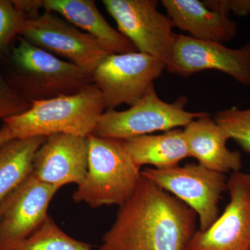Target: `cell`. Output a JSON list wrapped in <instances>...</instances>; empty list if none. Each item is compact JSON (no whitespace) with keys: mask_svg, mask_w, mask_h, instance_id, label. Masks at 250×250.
Wrapping results in <instances>:
<instances>
[{"mask_svg":"<svg viewBox=\"0 0 250 250\" xmlns=\"http://www.w3.org/2000/svg\"><path fill=\"white\" fill-rule=\"evenodd\" d=\"M166 68L161 61L141 52L111 54L94 70L92 80L101 92L105 109H115L139 101Z\"/></svg>","mask_w":250,"mask_h":250,"instance_id":"obj_8","label":"cell"},{"mask_svg":"<svg viewBox=\"0 0 250 250\" xmlns=\"http://www.w3.org/2000/svg\"><path fill=\"white\" fill-rule=\"evenodd\" d=\"M11 83L29 103L80 93L93 84L92 74L32 45L21 36L11 51Z\"/></svg>","mask_w":250,"mask_h":250,"instance_id":"obj_4","label":"cell"},{"mask_svg":"<svg viewBox=\"0 0 250 250\" xmlns=\"http://www.w3.org/2000/svg\"><path fill=\"white\" fill-rule=\"evenodd\" d=\"M203 2L211 11L225 16L231 11L241 16L250 13V0H203Z\"/></svg>","mask_w":250,"mask_h":250,"instance_id":"obj_23","label":"cell"},{"mask_svg":"<svg viewBox=\"0 0 250 250\" xmlns=\"http://www.w3.org/2000/svg\"><path fill=\"white\" fill-rule=\"evenodd\" d=\"M59 189L31 173L4 199L0 203V250H14L39 229Z\"/></svg>","mask_w":250,"mask_h":250,"instance_id":"obj_10","label":"cell"},{"mask_svg":"<svg viewBox=\"0 0 250 250\" xmlns=\"http://www.w3.org/2000/svg\"><path fill=\"white\" fill-rule=\"evenodd\" d=\"M174 27L187 31L197 40L223 42L237 34L236 22L228 16L208 9L199 0H162Z\"/></svg>","mask_w":250,"mask_h":250,"instance_id":"obj_15","label":"cell"},{"mask_svg":"<svg viewBox=\"0 0 250 250\" xmlns=\"http://www.w3.org/2000/svg\"><path fill=\"white\" fill-rule=\"evenodd\" d=\"M31 103L17 88L3 76L0 71V121L18 116L27 111Z\"/></svg>","mask_w":250,"mask_h":250,"instance_id":"obj_22","label":"cell"},{"mask_svg":"<svg viewBox=\"0 0 250 250\" xmlns=\"http://www.w3.org/2000/svg\"><path fill=\"white\" fill-rule=\"evenodd\" d=\"M166 69L184 77L203 70H218L250 86V42L240 48L231 49L219 42L178 35Z\"/></svg>","mask_w":250,"mask_h":250,"instance_id":"obj_12","label":"cell"},{"mask_svg":"<svg viewBox=\"0 0 250 250\" xmlns=\"http://www.w3.org/2000/svg\"><path fill=\"white\" fill-rule=\"evenodd\" d=\"M88 171L72 199L91 208L121 207L132 195L141 178L123 140L88 136Z\"/></svg>","mask_w":250,"mask_h":250,"instance_id":"obj_3","label":"cell"},{"mask_svg":"<svg viewBox=\"0 0 250 250\" xmlns=\"http://www.w3.org/2000/svg\"><path fill=\"white\" fill-rule=\"evenodd\" d=\"M12 139H14L10 131L9 128L4 123L0 129V146Z\"/></svg>","mask_w":250,"mask_h":250,"instance_id":"obj_25","label":"cell"},{"mask_svg":"<svg viewBox=\"0 0 250 250\" xmlns=\"http://www.w3.org/2000/svg\"><path fill=\"white\" fill-rule=\"evenodd\" d=\"M187 103L185 96L177 98L172 103L163 101L152 84L144 96L129 109L104 112L92 134L125 141L154 131L166 132L179 126L185 127L190 122L207 113L186 111Z\"/></svg>","mask_w":250,"mask_h":250,"instance_id":"obj_5","label":"cell"},{"mask_svg":"<svg viewBox=\"0 0 250 250\" xmlns=\"http://www.w3.org/2000/svg\"><path fill=\"white\" fill-rule=\"evenodd\" d=\"M27 18L15 6L14 1L0 0V58L10 45L21 36Z\"/></svg>","mask_w":250,"mask_h":250,"instance_id":"obj_21","label":"cell"},{"mask_svg":"<svg viewBox=\"0 0 250 250\" xmlns=\"http://www.w3.org/2000/svg\"><path fill=\"white\" fill-rule=\"evenodd\" d=\"M15 6L22 13L27 19L38 17L39 11L43 9V0H14Z\"/></svg>","mask_w":250,"mask_h":250,"instance_id":"obj_24","label":"cell"},{"mask_svg":"<svg viewBox=\"0 0 250 250\" xmlns=\"http://www.w3.org/2000/svg\"><path fill=\"white\" fill-rule=\"evenodd\" d=\"M133 162L141 167L144 165L166 168L177 166L190 157L183 130L174 129L159 135H143L125 140Z\"/></svg>","mask_w":250,"mask_h":250,"instance_id":"obj_17","label":"cell"},{"mask_svg":"<svg viewBox=\"0 0 250 250\" xmlns=\"http://www.w3.org/2000/svg\"><path fill=\"white\" fill-rule=\"evenodd\" d=\"M88 163V138L51 135L34 156L32 174L59 188L68 184L80 185L86 176Z\"/></svg>","mask_w":250,"mask_h":250,"instance_id":"obj_13","label":"cell"},{"mask_svg":"<svg viewBox=\"0 0 250 250\" xmlns=\"http://www.w3.org/2000/svg\"><path fill=\"white\" fill-rule=\"evenodd\" d=\"M14 250H92L89 245L69 236L51 217Z\"/></svg>","mask_w":250,"mask_h":250,"instance_id":"obj_19","label":"cell"},{"mask_svg":"<svg viewBox=\"0 0 250 250\" xmlns=\"http://www.w3.org/2000/svg\"><path fill=\"white\" fill-rule=\"evenodd\" d=\"M43 9L86 31L113 53L138 52L129 39L110 25L93 0H43Z\"/></svg>","mask_w":250,"mask_h":250,"instance_id":"obj_16","label":"cell"},{"mask_svg":"<svg viewBox=\"0 0 250 250\" xmlns=\"http://www.w3.org/2000/svg\"><path fill=\"white\" fill-rule=\"evenodd\" d=\"M183 131L190 156L199 164L220 173L241 171V152L229 149L228 136L208 113L190 122Z\"/></svg>","mask_w":250,"mask_h":250,"instance_id":"obj_14","label":"cell"},{"mask_svg":"<svg viewBox=\"0 0 250 250\" xmlns=\"http://www.w3.org/2000/svg\"><path fill=\"white\" fill-rule=\"evenodd\" d=\"M227 190L230 201L223 214L195 231L185 250H250V174L232 172Z\"/></svg>","mask_w":250,"mask_h":250,"instance_id":"obj_11","label":"cell"},{"mask_svg":"<svg viewBox=\"0 0 250 250\" xmlns=\"http://www.w3.org/2000/svg\"><path fill=\"white\" fill-rule=\"evenodd\" d=\"M118 31L138 52L152 56L167 67L178 35L172 20L159 12L156 0H103Z\"/></svg>","mask_w":250,"mask_h":250,"instance_id":"obj_7","label":"cell"},{"mask_svg":"<svg viewBox=\"0 0 250 250\" xmlns=\"http://www.w3.org/2000/svg\"><path fill=\"white\" fill-rule=\"evenodd\" d=\"M214 121L229 139H233L243 151L250 154V108H228L218 112Z\"/></svg>","mask_w":250,"mask_h":250,"instance_id":"obj_20","label":"cell"},{"mask_svg":"<svg viewBox=\"0 0 250 250\" xmlns=\"http://www.w3.org/2000/svg\"><path fill=\"white\" fill-rule=\"evenodd\" d=\"M21 37L32 45L93 73L113 53L96 39L54 13L27 19Z\"/></svg>","mask_w":250,"mask_h":250,"instance_id":"obj_9","label":"cell"},{"mask_svg":"<svg viewBox=\"0 0 250 250\" xmlns=\"http://www.w3.org/2000/svg\"><path fill=\"white\" fill-rule=\"evenodd\" d=\"M47 139H14L0 146V203L32 173L34 156Z\"/></svg>","mask_w":250,"mask_h":250,"instance_id":"obj_18","label":"cell"},{"mask_svg":"<svg viewBox=\"0 0 250 250\" xmlns=\"http://www.w3.org/2000/svg\"><path fill=\"white\" fill-rule=\"evenodd\" d=\"M197 218L190 207L141 175L99 250H185Z\"/></svg>","mask_w":250,"mask_h":250,"instance_id":"obj_1","label":"cell"},{"mask_svg":"<svg viewBox=\"0 0 250 250\" xmlns=\"http://www.w3.org/2000/svg\"><path fill=\"white\" fill-rule=\"evenodd\" d=\"M141 175L184 202L196 213L200 231L214 223L220 213L219 203L227 190L225 174L198 164L166 168L146 167Z\"/></svg>","mask_w":250,"mask_h":250,"instance_id":"obj_6","label":"cell"},{"mask_svg":"<svg viewBox=\"0 0 250 250\" xmlns=\"http://www.w3.org/2000/svg\"><path fill=\"white\" fill-rule=\"evenodd\" d=\"M104 110L101 92L92 84L74 95L34 102L27 111L4 123L15 139L57 134L88 137Z\"/></svg>","mask_w":250,"mask_h":250,"instance_id":"obj_2","label":"cell"}]
</instances>
